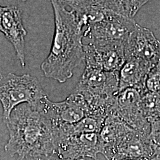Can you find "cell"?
I'll use <instances>...</instances> for the list:
<instances>
[{
	"label": "cell",
	"mask_w": 160,
	"mask_h": 160,
	"mask_svg": "<svg viewBox=\"0 0 160 160\" xmlns=\"http://www.w3.org/2000/svg\"><path fill=\"white\" fill-rule=\"evenodd\" d=\"M55 31L50 52L40 65L44 76L64 83L83 61L84 28L62 1H51Z\"/></svg>",
	"instance_id": "cell-1"
},
{
	"label": "cell",
	"mask_w": 160,
	"mask_h": 160,
	"mask_svg": "<svg viewBox=\"0 0 160 160\" xmlns=\"http://www.w3.org/2000/svg\"><path fill=\"white\" fill-rule=\"evenodd\" d=\"M4 123L9 132L4 149L12 157L24 160L30 155L56 153V131L48 119L32 106H18Z\"/></svg>",
	"instance_id": "cell-2"
},
{
	"label": "cell",
	"mask_w": 160,
	"mask_h": 160,
	"mask_svg": "<svg viewBox=\"0 0 160 160\" xmlns=\"http://www.w3.org/2000/svg\"><path fill=\"white\" fill-rule=\"evenodd\" d=\"M75 92L88 105V115L107 118L119 92V72L85 66Z\"/></svg>",
	"instance_id": "cell-3"
},
{
	"label": "cell",
	"mask_w": 160,
	"mask_h": 160,
	"mask_svg": "<svg viewBox=\"0 0 160 160\" xmlns=\"http://www.w3.org/2000/svg\"><path fill=\"white\" fill-rule=\"evenodd\" d=\"M46 95L40 82L34 76L12 72L0 74V103L4 122L18 106L28 103L36 106Z\"/></svg>",
	"instance_id": "cell-4"
},
{
	"label": "cell",
	"mask_w": 160,
	"mask_h": 160,
	"mask_svg": "<svg viewBox=\"0 0 160 160\" xmlns=\"http://www.w3.org/2000/svg\"><path fill=\"white\" fill-rule=\"evenodd\" d=\"M137 25L133 19L110 12L102 21L84 29V38L94 46H125Z\"/></svg>",
	"instance_id": "cell-5"
},
{
	"label": "cell",
	"mask_w": 160,
	"mask_h": 160,
	"mask_svg": "<svg viewBox=\"0 0 160 160\" xmlns=\"http://www.w3.org/2000/svg\"><path fill=\"white\" fill-rule=\"evenodd\" d=\"M33 107L48 119L55 129L74 125L88 113V105L84 98L75 92L60 102H52L46 95Z\"/></svg>",
	"instance_id": "cell-6"
},
{
	"label": "cell",
	"mask_w": 160,
	"mask_h": 160,
	"mask_svg": "<svg viewBox=\"0 0 160 160\" xmlns=\"http://www.w3.org/2000/svg\"><path fill=\"white\" fill-rule=\"evenodd\" d=\"M146 92L134 88L119 92L109 114L117 116L133 130L148 135L150 123L143 117L140 107L141 98Z\"/></svg>",
	"instance_id": "cell-7"
},
{
	"label": "cell",
	"mask_w": 160,
	"mask_h": 160,
	"mask_svg": "<svg viewBox=\"0 0 160 160\" xmlns=\"http://www.w3.org/2000/svg\"><path fill=\"white\" fill-rule=\"evenodd\" d=\"M102 154L107 160H150L154 158V146L148 135L133 129L120 140L103 149Z\"/></svg>",
	"instance_id": "cell-8"
},
{
	"label": "cell",
	"mask_w": 160,
	"mask_h": 160,
	"mask_svg": "<svg viewBox=\"0 0 160 160\" xmlns=\"http://www.w3.org/2000/svg\"><path fill=\"white\" fill-rule=\"evenodd\" d=\"M103 150L99 133H71L58 139L55 154L62 160L97 158V155L102 154Z\"/></svg>",
	"instance_id": "cell-9"
},
{
	"label": "cell",
	"mask_w": 160,
	"mask_h": 160,
	"mask_svg": "<svg viewBox=\"0 0 160 160\" xmlns=\"http://www.w3.org/2000/svg\"><path fill=\"white\" fill-rule=\"evenodd\" d=\"M125 59L135 58L154 67L160 61V42L148 29L137 24L125 46Z\"/></svg>",
	"instance_id": "cell-10"
},
{
	"label": "cell",
	"mask_w": 160,
	"mask_h": 160,
	"mask_svg": "<svg viewBox=\"0 0 160 160\" xmlns=\"http://www.w3.org/2000/svg\"><path fill=\"white\" fill-rule=\"evenodd\" d=\"M1 32L11 43L21 65H26V37L27 31L23 24L22 12L16 6L1 8Z\"/></svg>",
	"instance_id": "cell-11"
},
{
	"label": "cell",
	"mask_w": 160,
	"mask_h": 160,
	"mask_svg": "<svg viewBox=\"0 0 160 160\" xmlns=\"http://www.w3.org/2000/svg\"><path fill=\"white\" fill-rule=\"evenodd\" d=\"M85 66L101 69L106 72H119L125 62V46L84 45Z\"/></svg>",
	"instance_id": "cell-12"
},
{
	"label": "cell",
	"mask_w": 160,
	"mask_h": 160,
	"mask_svg": "<svg viewBox=\"0 0 160 160\" xmlns=\"http://www.w3.org/2000/svg\"><path fill=\"white\" fill-rule=\"evenodd\" d=\"M152 67L140 59L131 58L126 60L119 72V92L129 88L147 92L145 81Z\"/></svg>",
	"instance_id": "cell-13"
},
{
	"label": "cell",
	"mask_w": 160,
	"mask_h": 160,
	"mask_svg": "<svg viewBox=\"0 0 160 160\" xmlns=\"http://www.w3.org/2000/svg\"><path fill=\"white\" fill-rule=\"evenodd\" d=\"M140 107L143 117L149 123L160 120V92H145Z\"/></svg>",
	"instance_id": "cell-14"
},
{
	"label": "cell",
	"mask_w": 160,
	"mask_h": 160,
	"mask_svg": "<svg viewBox=\"0 0 160 160\" xmlns=\"http://www.w3.org/2000/svg\"><path fill=\"white\" fill-rule=\"evenodd\" d=\"M147 92H160V61L151 69L145 81Z\"/></svg>",
	"instance_id": "cell-15"
},
{
	"label": "cell",
	"mask_w": 160,
	"mask_h": 160,
	"mask_svg": "<svg viewBox=\"0 0 160 160\" xmlns=\"http://www.w3.org/2000/svg\"><path fill=\"white\" fill-rule=\"evenodd\" d=\"M148 139L153 146H160V120L150 123Z\"/></svg>",
	"instance_id": "cell-16"
},
{
	"label": "cell",
	"mask_w": 160,
	"mask_h": 160,
	"mask_svg": "<svg viewBox=\"0 0 160 160\" xmlns=\"http://www.w3.org/2000/svg\"><path fill=\"white\" fill-rule=\"evenodd\" d=\"M24 160H64L56 154L51 155L34 154L28 156Z\"/></svg>",
	"instance_id": "cell-17"
},
{
	"label": "cell",
	"mask_w": 160,
	"mask_h": 160,
	"mask_svg": "<svg viewBox=\"0 0 160 160\" xmlns=\"http://www.w3.org/2000/svg\"><path fill=\"white\" fill-rule=\"evenodd\" d=\"M154 158L155 160H160V146H154Z\"/></svg>",
	"instance_id": "cell-18"
},
{
	"label": "cell",
	"mask_w": 160,
	"mask_h": 160,
	"mask_svg": "<svg viewBox=\"0 0 160 160\" xmlns=\"http://www.w3.org/2000/svg\"><path fill=\"white\" fill-rule=\"evenodd\" d=\"M99 160L97 158H91V157H82V158H76V159H68V160Z\"/></svg>",
	"instance_id": "cell-19"
},
{
	"label": "cell",
	"mask_w": 160,
	"mask_h": 160,
	"mask_svg": "<svg viewBox=\"0 0 160 160\" xmlns=\"http://www.w3.org/2000/svg\"><path fill=\"white\" fill-rule=\"evenodd\" d=\"M1 6H0V32H1Z\"/></svg>",
	"instance_id": "cell-20"
},
{
	"label": "cell",
	"mask_w": 160,
	"mask_h": 160,
	"mask_svg": "<svg viewBox=\"0 0 160 160\" xmlns=\"http://www.w3.org/2000/svg\"><path fill=\"white\" fill-rule=\"evenodd\" d=\"M155 160L154 158H152V159H150V160Z\"/></svg>",
	"instance_id": "cell-21"
}]
</instances>
